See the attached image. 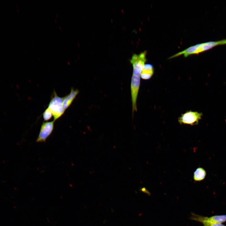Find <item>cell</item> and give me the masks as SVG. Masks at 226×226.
<instances>
[{"instance_id":"obj_7","label":"cell","mask_w":226,"mask_h":226,"mask_svg":"<svg viewBox=\"0 0 226 226\" xmlns=\"http://www.w3.org/2000/svg\"><path fill=\"white\" fill-rule=\"evenodd\" d=\"M191 219L202 223L203 226H226L222 223L211 222L207 220L205 217L192 213L191 216Z\"/></svg>"},{"instance_id":"obj_11","label":"cell","mask_w":226,"mask_h":226,"mask_svg":"<svg viewBox=\"0 0 226 226\" xmlns=\"http://www.w3.org/2000/svg\"><path fill=\"white\" fill-rule=\"evenodd\" d=\"M206 219L209 221L222 223L226 222V215H216L210 217H206Z\"/></svg>"},{"instance_id":"obj_3","label":"cell","mask_w":226,"mask_h":226,"mask_svg":"<svg viewBox=\"0 0 226 226\" xmlns=\"http://www.w3.org/2000/svg\"><path fill=\"white\" fill-rule=\"evenodd\" d=\"M202 116V113L191 110L187 111L178 118V121L180 124L196 125L201 119Z\"/></svg>"},{"instance_id":"obj_12","label":"cell","mask_w":226,"mask_h":226,"mask_svg":"<svg viewBox=\"0 0 226 226\" xmlns=\"http://www.w3.org/2000/svg\"><path fill=\"white\" fill-rule=\"evenodd\" d=\"M53 116L51 110L48 107L45 110L43 113V117L45 121L49 120Z\"/></svg>"},{"instance_id":"obj_9","label":"cell","mask_w":226,"mask_h":226,"mask_svg":"<svg viewBox=\"0 0 226 226\" xmlns=\"http://www.w3.org/2000/svg\"><path fill=\"white\" fill-rule=\"evenodd\" d=\"M154 68L151 64H146L144 66L140 74V77L144 80L150 78L154 73Z\"/></svg>"},{"instance_id":"obj_8","label":"cell","mask_w":226,"mask_h":226,"mask_svg":"<svg viewBox=\"0 0 226 226\" xmlns=\"http://www.w3.org/2000/svg\"><path fill=\"white\" fill-rule=\"evenodd\" d=\"M78 93V90L72 88L70 93L63 97V105L65 110L71 105Z\"/></svg>"},{"instance_id":"obj_5","label":"cell","mask_w":226,"mask_h":226,"mask_svg":"<svg viewBox=\"0 0 226 226\" xmlns=\"http://www.w3.org/2000/svg\"><path fill=\"white\" fill-rule=\"evenodd\" d=\"M140 84V76L132 75L131 83L132 112L137 110V101Z\"/></svg>"},{"instance_id":"obj_6","label":"cell","mask_w":226,"mask_h":226,"mask_svg":"<svg viewBox=\"0 0 226 226\" xmlns=\"http://www.w3.org/2000/svg\"><path fill=\"white\" fill-rule=\"evenodd\" d=\"M55 121L43 122L41 125L40 131L36 140V142H45L52 133L54 128Z\"/></svg>"},{"instance_id":"obj_10","label":"cell","mask_w":226,"mask_h":226,"mask_svg":"<svg viewBox=\"0 0 226 226\" xmlns=\"http://www.w3.org/2000/svg\"><path fill=\"white\" fill-rule=\"evenodd\" d=\"M206 175V171L203 168H197L194 173L193 179L195 181H200L205 178Z\"/></svg>"},{"instance_id":"obj_1","label":"cell","mask_w":226,"mask_h":226,"mask_svg":"<svg viewBox=\"0 0 226 226\" xmlns=\"http://www.w3.org/2000/svg\"><path fill=\"white\" fill-rule=\"evenodd\" d=\"M225 44H226V39L218 41H209L198 44L174 54L170 57L169 59L175 58L182 55L186 57L192 54H197L204 51L216 46Z\"/></svg>"},{"instance_id":"obj_2","label":"cell","mask_w":226,"mask_h":226,"mask_svg":"<svg viewBox=\"0 0 226 226\" xmlns=\"http://www.w3.org/2000/svg\"><path fill=\"white\" fill-rule=\"evenodd\" d=\"M63 97L58 96L54 91L49 103L48 108L51 111L54 117V121L61 117L64 113L65 110L63 107Z\"/></svg>"},{"instance_id":"obj_4","label":"cell","mask_w":226,"mask_h":226,"mask_svg":"<svg viewBox=\"0 0 226 226\" xmlns=\"http://www.w3.org/2000/svg\"><path fill=\"white\" fill-rule=\"evenodd\" d=\"M147 52L145 51L138 55L134 54L130 62L133 66L132 75L140 76L141 72L146 61Z\"/></svg>"}]
</instances>
